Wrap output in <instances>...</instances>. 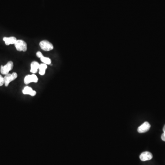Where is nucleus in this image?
<instances>
[{
	"mask_svg": "<svg viewBox=\"0 0 165 165\" xmlns=\"http://www.w3.org/2000/svg\"><path fill=\"white\" fill-rule=\"evenodd\" d=\"M40 66V64L36 61L32 62L30 65V72L33 74H35L38 72Z\"/></svg>",
	"mask_w": 165,
	"mask_h": 165,
	"instance_id": "obj_9",
	"label": "nucleus"
},
{
	"mask_svg": "<svg viewBox=\"0 0 165 165\" xmlns=\"http://www.w3.org/2000/svg\"><path fill=\"white\" fill-rule=\"evenodd\" d=\"M140 159L143 162L149 161L152 159L153 158V155L151 152L148 151H145L141 153L140 156Z\"/></svg>",
	"mask_w": 165,
	"mask_h": 165,
	"instance_id": "obj_7",
	"label": "nucleus"
},
{
	"mask_svg": "<svg viewBox=\"0 0 165 165\" xmlns=\"http://www.w3.org/2000/svg\"><path fill=\"white\" fill-rule=\"evenodd\" d=\"M163 132H165V125H164V127H163Z\"/></svg>",
	"mask_w": 165,
	"mask_h": 165,
	"instance_id": "obj_16",
	"label": "nucleus"
},
{
	"mask_svg": "<svg viewBox=\"0 0 165 165\" xmlns=\"http://www.w3.org/2000/svg\"><path fill=\"white\" fill-rule=\"evenodd\" d=\"M47 68V65L45 64V63H41L40 64L39 68H38V71H39V74L40 75H45V71Z\"/></svg>",
	"mask_w": 165,
	"mask_h": 165,
	"instance_id": "obj_11",
	"label": "nucleus"
},
{
	"mask_svg": "<svg viewBox=\"0 0 165 165\" xmlns=\"http://www.w3.org/2000/svg\"><path fill=\"white\" fill-rule=\"evenodd\" d=\"M3 40L5 42V44L6 45H8L11 44H15L16 42V38L15 37H4Z\"/></svg>",
	"mask_w": 165,
	"mask_h": 165,
	"instance_id": "obj_10",
	"label": "nucleus"
},
{
	"mask_svg": "<svg viewBox=\"0 0 165 165\" xmlns=\"http://www.w3.org/2000/svg\"><path fill=\"white\" fill-rule=\"evenodd\" d=\"M18 77V74L16 73H13L12 74H8L6 75L4 77V85L5 86L8 87L11 82L14 80Z\"/></svg>",
	"mask_w": 165,
	"mask_h": 165,
	"instance_id": "obj_3",
	"label": "nucleus"
},
{
	"mask_svg": "<svg viewBox=\"0 0 165 165\" xmlns=\"http://www.w3.org/2000/svg\"><path fill=\"white\" fill-rule=\"evenodd\" d=\"M22 92L24 95H30L31 96H34L36 94V92L33 90L31 87L29 86H25L23 89Z\"/></svg>",
	"mask_w": 165,
	"mask_h": 165,
	"instance_id": "obj_8",
	"label": "nucleus"
},
{
	"mask_svg": "<svg viewBox=\"0 0 165 165\" xmlns=\"http://www.w3.org/2000/svg\"><path fill=\"white\" fill-rule=\"evenodd\" d=\"M161 138L163 141H165V132H164L162 134V136H161Z\"/></svg>",
	"mask_w": 165,
	"mask_h": 165,
	"instance_id": "obj_15",
	"label": "nucleus"
},
{
	"mask_svg": "<svg viewBox=\"0 0 165 165\" xmlns=\"http://www.w3.org/2000/svg\"><path fill=\"white\" fill-rule=\"evenodd\" d=\"M38 81V78L34 74H32L31 75H27L24 77V82L25 85H28L31 82H37Z\"/></svg>",
	"mask_w": 165,
	"mask_h": 165,
	"instance_id": "obj_5",
	"label": "nucleus"
},
{
	"mask_svg": "<svg viewBox=\"0 0 165 165\" xmlns=\"http://www.w3.org/2000/svg\"><path fill=\"white\" fill-rule=\"evenodd\" d=\"M4 84V79L3 77L0 75V86H2Z\"/></svg>",
	"mask_w": 165,
	"mask_h": 165,
	"instance_id": "obj_13",
	"label": "nucleus"
},
{
	"mask_svg": "<svg viewBox=\"0 0 165 165\" xmlns=\"http://www.w3.org/2000/svg\"><path fill=\"white\" fill-rule=\"evenodd\" d=\"M40 46L41 49L45 51H50L54 48L53 45L48 41L44 40L41 41Z\"/></svg>",
	"mask_w": 165,
	"mask_h": 165,
	"instance_id": "obj_4",
	"label": "nucleus"
},
{
	"mask_svg": "<svg viewBox=\"0 0 165 165\" xmlns=\"http://www.w3.org/2000/svg\"><path fill=\"white\" fill-rule=\"evenodd\" d=\"M151 128V125L147 122H145L143 123L140 126L138 129V132L139 133H144L150 130Z\"/></svg>",
	"mask_w": 165,
	"mask_h": 165,
	"instance_id": "obj_6",
	"label": "nucleus"
},
{
	"mask_svg": "<svg viewBox=\"0 0 165 165\" xmlns=\"http://www.w3.org/2000/svg\"><path fill=\"white\" fill-rule=\"evenodd\" d=\"M36 56L38 57L41 58V57H42L43 56V54L41 52H38L36 53Z\"/></svg>",
	"mask_w": 165,
	"mask_h": 165,
	"instance_id": "obj_14",
	"label": "nucleus"
},
{
	"mask_svg": "<svg viewBox=\"0 0 165 165\" xmlns=\"http://www.w3.org/2000/svg\"><path fill=\"white\" fill-rule=\"evenodd\" d=\"M14 45L16 50L19 52H25L27 50V43L23 40H17Z\"/></svg>",
	"mask_w": 165,
	"mask_h": 165,
	"instance_id": "obj_1",
	"label": "nucleus"
},
{
	"mask_svg": "<svg viewBox=\"0 0 165 165\" xmlns=\"http://www.w3.org/2000/svg\"><path fill=\"white\" fill-rule=\"evenodd\" d=\"M13 67V62L9 61L4 66H1V73L3 75H7L9 74L10 71L12 69Z\"/></svg>",
	"mask_w": 165,
	"mask_h": 165,
	"instance_id": "obj_2",
	"label": "nucleus"
},
{
	"mask_svg": "<svg viewBox=\"0 0 165 165\" xmlns=\"http://www.w3.org/2000/svg\"><path fill=\"white\" fill-rule=\"evenodd\" d=\"M40 59L43 63H45L46 65H50L52 63V60H51V59L49 57L43 56L42 57H41Z\"/></svg>",
	"mask_w": 165,
	"mask_h": 165,
	"instance_id": "obj_12",
	"label": "nucleus"
}]
</instances>
